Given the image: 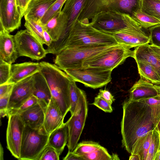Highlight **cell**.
<instances>
[{"instance_id":"obj_1","label":"cell","mask_w":160,"mask_h":160,"mask_svg":"<svg viewBox=\"0 0 160 160\" xmlns=\"http://www.w3.org/2000/svg\"><path fill=\"white\" fill-rule=\"evenodd\" d=\"M121 132L123 147L129 153L137 140L154 129L152 111L148 104L128 99L122 106Z\"/></svg>"},{"instance_id":"obj_2","label":"cell","mask_w":160,"mask_h":160,"mask_svg":"<svg viewBox=\"0 0 160 160\" xmlns=\"http://www.w3.org/2000/svg\"><path fill=\"white\" fill-rule=\"evenodd\" d=\"M118 44L112 35L94 28L89 20L85 19L78 20L62 39L52 42L46 50L47 54L56 55L69 46H115Z\"/></svg>"},{"instance_id":"obj_3","label":"cell","mask_w":160,"mask_h":160,"mask_svg":"<svg viewBox=\"0 0 160 160\" xmlns=\"http://www.w3.org/2000/svg\"><path fill=\"white\" fill-rule=\"evenodd\" d=\"M40 72L45 78L52 98L65 117L70 108L69 85L71 78L55 64L40 62Z\"/></svg>"},{"instance_id":"obj_4","label":"cell","mask_w":160,"mask_h":160,"mask_svg":"<svg viewBox=\"0 0 160 160\" xmlns=\"http://www.w3.org/2000/svg\"><path fill=\"white\" fill-rule=\"evenodd\" d=\"M116 46V45H115ZM114 46H69L56 55L54 64L61 70L81 68L86 60Z\"/></svg>"},{"instance_id":"obj_5","label":"cell","mask_w":160,"mask_h":160,"mask_svg":"<svg viewBox=\"0 0 160 160\" xmlns=\"http://www.w3.org/2000/svg\"><path fill=\"white\" fill-rule=\"evenodd\" d=\"M142 0H87L78 19H91L102 12H112L128 14L141 9Z\"/></svg>"},{"instance_id":"obj_6","label":"cell","mask_w":160,"mask_h":160,"mask_svg":"<svg viewBox=\"0 0 160 160\" xmlns=\"http://www.w3.org/2000/svg\"><path fill=\"white\" fill-rule=\"evenodd\" d=\"M118 44L86 60L82 67H93L112 70L123 63L127 58H133L134 50Z\"/></svg>"},{"instance_id":"obj_7","label":"cell","mask_w":160,"mask_h":160,"mask_svg":"<svg viewBox=\"0 0 160 160\" xmlns=\"http://www.w3.org/2000/svg\"><path fill=\"white\" fill-rule=\"evenodd\" d=\"M49 136L43 127L37 129L25 126L19 160H36L47 145Z\"/></svg>"},{"instance_id":"obj_8","label":"cell","mask_w":160,"mask_h":160,"mask_svg":"<svg viewBox=\"0 0 160 160\" xmlns=\"http://www.w3.org/2000/svg\"><path fill=\"white\" fill-rule=\"evenodd\" d=\"M88 111L86 95L82 90L73 113L65 122L68 129L67 145L69 151L73 152L78 144L85 126Z\"/></svg>"},{"instance_id":"obj_9","label":"cell","mask_w":160,"mask_h":160,"mask_svg":"<svg viewBox=\"0 0 160 160\" xmlns=\"http://www.w3.org/2000/svg\"><path fill=\"white\" fill-rule=\"evenodd\" d=\"M112 71L93 67H81L67 69L64 71L76 82L96 89L106 85L111 81Z\"/></svg>"},{"instance_id":"obj_10","label":"cell","mask_w":160,"mask_h":160,"mask_svg":"<svg viewBox=\"0 0 160 160\" xmlns=\"http://www.w3.org/2000/svg\"><path fill=\"white\" fill-rule=\"evenodd\" d=\"M14 38L19 57H28L39 60L47 54L43 45L34 38L27 29L18 31Z\"/></svg>"},{"instance_id":"obj_11","label":"cell","mask_w":160,"mask_h":160,"mask_svg":"<svg viewBox=\"0 0 160 160\" xmlns=\"http://www.w3.org/2000/svg\"><path fill=\"white\" fill-rule=\"evenodd\" d=\"M8 118L6 131L7 148L13 156L19 160L25 125L18 113L10 114Z\"/></svg>"},{"instance_id":"obj_12","label":"cell","mask_w":160,"mask_h":160,"mask_svg":"<svg viewBox=\"0 0 160 160\" xmlns=\"http://www.w3.org/2000/svg\"><path fill=\"white\" fill-rule=\"evenodd\" d=\"M22 17L16 0H0V31L10 33L18 29Z\"/></svg>"},{"instance_id":"obj_13","label":"cell","mask_w":160,"mask_h":160,"mask_svg":"<svg viewBox=\"0 0 160 160\" xmlns=\"http://www.w3.org/2000/svg\"><path fill=\"white\" fill-rule=\"evenodd\" d=\"M34 86V74L14 84L7 108L8 117L11 111L18 109L33 95Z\"/></svg>"},{"instance_id":"obj_14","label":"cell","mask_w":160,"mask_h":160,"mask_svg":"<svg viewBox=\"0 0 160 160\" xmlns=\"http://www.w3.org/2000/svg\"><path fill=\"white\" fill-rule=\"evenodd\" d=\"M47 106L44 101L39 100L37 103L18 113L25 126L34 129H40L43 127Z\"/></svg>"},{"instance_id":"obj_15","label":"cell","mask_w":160,"mask_h":160,"mask_svg":"<svg viewBox=\"0 0 160 160\" xmlns=\"http://www.w3.org/2000/svg\"><path fill=\"white\" fill-rule=\"evenodd\" d=\"M68 22L67 16L61 10L57 12L43 25L44 29L51 37L52 42L64 37L67 32Z\"/></svg>"},{"instance_id":"obj_16","label":"cell","mask_w":160,"mask_h":160,"mask_svg":"<svg viewBox=\"0 0 160 160\" xmlns=\"http://www.w3.org/2000/svg\"><path fill=\"white\" fill-rule=\"evenodd\" d=\"M18 57L14 35L0 31V59L12 64Z\"/></svg>"},{"instance_id":"obj_17","label":"cell","mask_w":160,"mask_h":160,"mask_svg":"<svg viewBox=\"0 0 160 160\" xmlns=\"http://www.w3.org/2000/svg\"><path fill=\"white\" fill-rule=\"evenodd\" d=\"M65 117L55 102L52 98L47 106L43 127L49 135L63 124Z\"/></svg>"},{"instance_id":"obj_18","label":"cell","mask_w":160,"mask_h":160,"mask_svg":"<svg viewBox=\"0 0 160 160\" xmlns=\"http://www.w3.org/2000/svg\"><path fill=\"white\" fill-rule=\"evenodd\" d=\"M40 69L38 62H29L12 64L11 76L7 83L15 84L40 71Z\"/></svg>"},{"instance_id":"obj_19","label":"cell","mask_w":160,"mask_h":160,"mask_svg":"<svg viewBox=\"0 0 160 160\" xmlns=\"http://www.w3.org/2000/svg\"><path fill=\"white\" fill-rule=\"evenodd\" d=\"M129 92L128 99L132 101H137L159 95L154 85L141 77L130 89Z\"/></svg>"},{"instance_id":"obj_20","label":"cell","mask_w":160,"mask_h":160,"mask_svg":"<svg viewBox=\"0 0 160 160\" xmlns=\"http://www.w3.org/2000/svg\"><path fill=\"white\" fill-rule=\"evenodd\" d=\"M56 0H30L24 14L25 19L40 21Z\"/></svg>"},{"instance_id":"obj_21","label":"cell","mask_w":160,"mask_h":160,"mask_svg":"<svg viewBox=\"0 0 160 160\" xmlns=\"http://www.w3.org/2000/svg\"><path fill=\"white\" fill-rule=\"evenodd\" d=\"M119 44L126 45L130 48L150 43L149 36L136 34L120 31L110 34Z\"/></svg>"},{"instance_id":"obj_22","label":"cell","mask_w":160,"mask_h":160,"mask_svg":"<svg viewBox=\"0 0 160 160\" xmlns=\"http://www.w3.org/2000/svg\"><path fill=\"white\" fill-rule=\"evenodd\" d=\"M87 1L67 0L66 1L62 10V11L67 16L68 19L67 29L65 35H66L69 29L78 20Z\"/></svg>"},{"instance_id":"obj_23","label":"cell","mask_w":160,"mask_h":160,"mask_svg":"<svg viewBox=\"0 0 160 160\" xmlns=\"http://www.w3.org/2000/svg\"><path fill=\"white\" fill-rule=\"evenodd\" d=\"M68 137V127L64 123L49 135L47 144L55 148L60 155L67 144Z\"/></svg>"},{"instance_id":"obj_24","label":"cell","mask_w":160,"mask_h":160,"mask_svg":"<svg viewBox=\"0 0 160 160\" xmlns=\"http://www.w3.org/2000/svg\"><path fill=\"white\" fill-rule=\"evenodd\" d=\"M133 58L135 61L147 62L155 69L160 77V60L152 52L149 43L135 48Z\"/></svg>"},{"instance_id":"obj_25","label":"cell","mask_w":160,"mask_h":160,"mask_svg":"<svg viewBox=\"0 0 160 160\" xmlns=\"http://www.w3.org/2000/svg\"><path fill=\"white\" fill-rule=\"evenodd\" d=\"M34 86L33 95L48 105L52 98L51 92L44 77L40 72L34 74Z\"/></svg>"},{"instance_id":"obj_26","label":"cell","mask_w":160,"mask_h":160,"mask_svg":"<svg viewBox=\"0 0 160 160\" xmlns=\"http://www.w3.org/2000/svg\"><path fill=\"white\" fill-rule=\"evenodd\" d=\"M152 131L148 132L137 140L132 147L131 154H137L140 160H146L150 143Z\"/></svg>"},{"instance_id":"obj_27","label":"cell","mask_w":160,"mask_h":160,"mask_svg":"<svg viewBox=\"0 0 160 160\" xmlns=\"http://www.w3.org/2000/svg\"><path fill=\"white\" fill-rule=\"evenodd\" d=\"M140 77L154 84L160 83V77L154 68L148 63L136 61Z\"/></svg>"},{"instance_id":"obj_28","label":"cell","mask_w":160,"mask_h":160,"mask_svg":"<svg viewBox=\"0 0 160 160\" xmlns=\"http://www.w3.org/2000/svg\"><path fill=\"white\" fill-rule=\"evenodd\" d=\"M24 26L28 32L41 44H45L43 37L44 28L40 21L25 19Z\"/></svg>"},{"instance_id":"obj_29","label":"cell","mask_w":160,"mask_h":160,"mask_svg":"<svg viewBox=\"0 0 160 160\" xmlns=\"http://www.w3.org/2000/svg\"><path fill=\"white\" fill-rule=\"evenodd\" d=\"M142 28L147 29L160 24V20L157 18L142 11L141 9L134 12L131 16Z\"/></svg>"},{"instance_id":"obj_30","label":"cell","mask_w":160,"mask_h":160,"mask_svg":"<svg viewBox=\"0 0 160 160\" xmlns=\"http://www.w3.org/2000/svg\"><path fill=\"white\" fill-rule=\"evenodd\" d=\"M137 101L148 104L151 108L154 128L160 120V96L139 100Z\"/></svg>"},{"instance_id":"obj_31","label":"cell","mask_w":160,"mask_h":160,"mask_svg":"<svg viewBox=\"0 0 160 160\" xmlns=\"http://www.w3.org/2000/svg\"><path fill=\"white\" fill-rule=\"evenodd\" d=\"M142 11L160 20V1L158 0H142Z\"/></svg>"},{"instance_id":"obj_32","label":"cell","mask_w":160,"mask_h":160,"mask_svg":"<svg viewBox=\"0 0 160 160\" xmlns=\"http://www.w3.org/2000/svg\"><path fill=\"white\" fill-rule=\"evenodd\" d=\"M80 156L83 160H113V155L110 154L107 149L102 146L92 152Z\"/></svg>"},{"instance_id":"obj_33","label":"cell","mask_w":160,"mask_h":160,"mask_svg":"<svg viewBox=\"0 0 160 160\" xmlns=\"http://www.w3.org/2000/svg\"><path fill=\"white\" fill-rule=\"evenodd\" d=\"M101 146L99 143L92 141H85L78 143L73 151L80 156L89 153Z\"/></svg>"},{"instance_id":"obj_34","label":"cell","mask_w":160,"mask_h":160,"mask_svg":"<svg viewBox=\"0 0 160 160\" xmlns=\"http://www.w3.org/2000/svg\"><path fill=\"white\" fill-rule=\"evenodd\" d=\"M76 82L71 78L69 85L70 108L71 115L73 113L78 104L82 90L78 87Z\"/></svg>"},{"instance_id":"obj_35","label":"cell","mask_w":160,"mask_h":160,"mask_svg":"<svg viewBox=\"0 0 160 160\" xmlns=\"http://www.w3.org/2000/svg\"><path fill=\"white\" fill-rule=\"evenodd\" d=\"M159 143V134L155 129L152 131L150 143L146 160H154L158 151Z\"/></svg>"},{"instance_id":"obj_36","label":"cell","mask_w":160,"mask_h":160,"mask_svg":"<svg viewBox=\"0 0 160 160\" xmlns=\"http://www.w3.org/2000/svg\"><path fill=\"white\" fill-rule=\"evenodd\" d=\"M67 0H56L49 8L40 21L41 24L43 26L57 12L61 11L62 7Z\"/></svg>"},{"instance_id":"obj_37","label":"cell","mask_w":160,"mask_h":160,"mask_svg":"<svg viewBox=\"0 0 160 160\" xmlns=\"http://www.w3.org/2000/svg\"><path fill=\"white\" fill-rule=\"evenodd\" d=\"M59 156L55 148L47 144L36 160H59Z\"/></svg>"},{"instance_id":"obj_38","label":"cell","mask_w":160,"mask_h":160,"mask_svg":"<svg viewBox=\"0 0 160 160\" xmlns=\"http://www.w3.org/2000/svg\"><path fill=\"white\" fill-rule=\"evenodd\" d=\"M11 65L0 59V85L7 83L9 80Z\"/></svg>"},{"instance_id":"obj_39","label":"cell","mask_w":160,"mask_h":160,"mask_svg":"<svg viewBox=\"0 0 160 160\" xmlns=\"http://www.w3.org/2000/svg\"><path fill=\"white\" fill-rule=\"evenodd\" d=\"M150 45L160 47V24L148 28Z\"/></svg>"},{"instance_id":"obj_40","label":"cell","mask_w":160,"mask_h":160,"mask_svg":"<svg viewBox=\"0 0 160 160\" xmlns=\"http://www.w3.org/2000/svg\"><path fill=\"white\" fill-rule=\"evenodd\" d=\"M92 104L106 112L111 113L113 111L111 105L98 95L95 98Z\"/></svg>"},{"instance_id":"obj_41","label":"cell","mask_w":160,"mask_h":160,"mask_svg":"<svg viewBox=\"0 0 160 160\" xmlns=\"http://www.w3.org/2000/svg\"><path fill=\"white\" fill-rule=\"evenodd\" d=\"M39 100V99L36 97L32 95L18 109L11 111L9 115L11 114L19 113L28 109L37 103Z\"/></svg>"},{"instance_id":"obj_42","label":"cell","mask_w":160,"mask_h":160,"mask_svg":"<svg viewBox=\"0 0 160 160\" xmlns=\"http://www.w3.org/2000/svg\"><path fill=\"white\" fill-rule=\"evenodd\" d=\"M11 92L12 91L0 97V111L6 112L8 114L7 108Z\"/></svg>"},{"instance_id":"obj_43","label":"cell","mask_w":160,"mask_h":160,"mask_svg":"<svg viewBox=\"0 0 160 160\" xmlns=\"http://www.w3.org/2000/svg\"><path fill=\"white\" fill-rule=\"evenodd\" d=\"M112 105L115 101L114 97L110 92L106 89H100L98 95Z\"/></svg>"},{"instance_id":"obj_44","label":"cell","mask_w":160,"mask_h":160,"mask_svg":"<svg viewBox=\"0 0 160 160\" xmlns=\"http://www.w3.org/2000/svg\"><path fill=\"white\" fill-rule=\"evenodd\" d=\"M18 8L22 17L30 0H16Z\"/></svg>"},{"instance_id":"obj_45","label":"cell","mask_w":160,"mask_h":160,"mask_svg":"<svg viewBox=\"0 0 160 160\" xmlns=\"http://www.w3.org/2000/svg\"><path fill=\"white\" fill-rule=\"evenodd\" d=\"M14 84L6 83L0 85V97L12 91Z\"/></svg>"},{"instance_id":"obj_46","label":"cell","mask_w":160,"mask_h":160,"mask_svg":"<svg viewBox=\"0 0 160 160\" xmlns=\"http://www.w3.org/2000/svg\"><path fill=\"white\" fill-rule=\"evenodd\" d=\"M63 159L64 160H83L80 156L74 153L73 152L69 150Z\"/></svg>"},{"instance_id":"obj_47","label":"cell","mask_w":160,"mask_h":160,"mask_svg":"<svg viewBox=\"0 0 160 160\" xmlns=\"http://www.w3.org/2000/svg\"><path fill=\"white\" fill-rule=\"evenodd\" d=\"M43 37L45 44L48 47L53 42L52 39L48 32L44 29Z\"/></svg>"},{"instance_id":"obj_48","label":"cell","mask_w":160,"mask_h":160,"mask_svg":"<svg viewBox=\"0 0 160 160\" xmlns=\"http://www.w3.org/2000/svg\"><path fill=\"white\" fill-rule=\"evenodd\" d=\"M149 46L153 54L160 60V47L150 44Z\"/></svg>"},{"instance_id":"obj_49","label":"cell","mask_w":160,"mask_h":160,"mask_svg":"<svg viewBox=\"0 0 160 160\" xmlns=\"http://www.w3.org/2000/svg\"><path fill=\"white\" fill-rule=\"evenodd\" d=\"M129 159V160H140L138 155L136 154H131Z\"/></svg>"},{"instance_id":"obj_50","label":"cell","mask_w":160,"mask_h":160,"mask_svg":"<svg viewBox=\"0 0 160 160\" xmlns=\"http://www.w3.org/2000/svg\"><path fill=\"white\" fill-rule=\"evenodd\" d=\"M3 149L1 144H0V160H3Z\"/></svg>"},{"instance_id":"obj_51","label":"cell","mask_w":160,"mask_h":160,"mask_svg":"<svg viewBox=\"0 0 160 160\" xmlns=\"http://www.w3.org/2000/svg\"><path fill=\"white\" fill-rule=\"evenodd\" d=\"M154 129L156 130L160 134V120L154 127Z\"/></svg>"},{"instance_id":"obj_52","label":"cell","mask_w":160,"mask_h":160,"mask_svg":"<svg viewBox=\"0 0 160 160\" xmlns=\"http://www.w3.org/2000/svg\"><path fill=\"white\" fill-rule=\"evenodd\" d=\"M154 160H160V151L157 152Z\"/></svg>"},{"instance_id":"obj_53","label":"cell","mask_w":160,"mask_h":160,"mask_svg":"<svg viewBox=\"0 0 160 160\" xmlns=\"http://www.w3.org/2000/svg\"><path fill=\"white\" fill-rule=\"evenodd\" d=\"M154 85L158 92L159 95L160 96V83Z\"/></svg>"},{"instance_id":"obj_54","label":"cell","mask_w":160,"mask_h":160,"mask_svg":"<svg viewBox=\"0 0 160 160\" xmlns=\"http://www.w3.org/2000/svg\"><path fill=\"white\" fill-rule=\"evenodd\" d=\"M160 151V134H159V147H158V151Z\"/></svg>"},{"instance_id":"obj_55","label":"cell","mask_w":160,"mask_h":160,"mask_svg":"<svg viewBox=\"0 0 160 160\" xmlns=\"http://www.w3.org/2000/svg\"><path fill=\"white\" fill-rule=\"evenodd\" d=\"M159 0V1H160V0Z\"/></svg>"}]
</instances>
